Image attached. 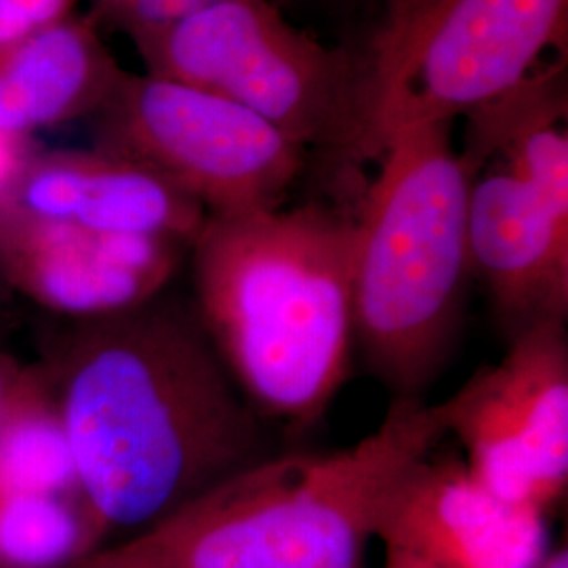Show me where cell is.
<instances>
[{
  "instance_id": "obj_15",
  "label": "cell",
  "mask_w": 568,
  "mask_h": 568,
  "mask_svg": "<svg viewBox=\"0 0 568 568\" xmlns=\"http://www.w3.org/2000/svg\"><path fill=\"white\" fill-rule=\"evenodd\" d=\"M47 400L37 365L0 349V434Z\"/></svg>"
},
{
  "instance_id": "obj_11",
  "label": "cell",
  "mask_w": 568,
  "mask_h": 568,
  "mask_svg": "<svg viewBox=\"0 0 568 568\" xmlns=\"http://www.w3.org/2000/svg\"><path fill=\"white\" fill-rule=\"evenodd\" d=\"M190 244L0 213V272L13 295L58 321L124 312L159 297Z\"/></svg>"
},
{
  "instance_id": "obj_7",
  "label": "cell",
  "mask_w": 568,
  "mask_h": 568,
  "mask_svg": "<svg viewBox=\"0 0 568 568\" xmlns=\"http://www.w3.org/2000/svg\"><path fill=\"white\" fill-rule=\"evenodd\" d=\"M93 116L98 150L156 173L206 215L278 209L304 166V148L270 122L148 72H124Z\"/></svg>"
},
{
  "instance_id": "obj_3",
  "label": "cell",
  "mask_w": 568,
  "mask_h": 568,
  "mask_svg": "<svg viewBox=\"0 0 568 568\" xmlns=\"http://www.w3.org/2000/svg\"><path fill=\"white\" fill-rule=\"evenodd\" d=\"M445 436V400L394 398L356 445L264 457L72 568H365L387 488Z\"/></svg>"
},
{
  "instance_id": "obj_13",
  "label": "cell",
  "mask_w": 568,
  "mask_h": 568,
  "mask_svg": "<svg viewBox=\"0 0 568 568\" xmlns=\"http://www.w3.org/2000/svg\"><path fill=\"white\" fill-rule=\"evenodd\" d=\"M103 539L44 400L0 434V568H72Z\"/></svg>"
},
{
  "instance_id": "obj_12",
  "label": "cell",
  "mask_w": 568,
  "mask_h": 568,
  "mask_svg": "<svg viewBox=\"0 0 568 568\" xmlns=\"http://www.w3.org/2000/svg\"><path fill=\"white\" fill-rule=\"evenodd\" d=\"M0 213L185 244L206 217L203 206L175 185L102 150L23 159L0 187Z\"/></svg>"
},
{
  "instance_id": "obj_18",
  "label": "cell",
  "mask_w": 568,
  "mask_h": 568,
  "mask_svg": "<svg viewBox=\"0 0 568 568\" xmlns=\"http://www.w3.org/2000/svg\"><path fill=\"white\" fill-rule=\"evenodd\" d=\"M384 568H432L419 558H413L405 551H396V549H386V560Z\"/></svg>"
},
{
  "instance_id": "obj_14",
  "label": "cell",
  "mask_w": 568,
  "mask_h": 568,
  "mask_svg": "<svg viewBox=\"0 0 568 568\" xmlns=\"http://www.w3.org/2000/svg\"><path fill=\"white\" fill-rule=\"evenodd\" d=\"M122 77L91 21L47 26L0 51V138L95 114Z\"/></svg>"
},
{
  "instance_id": "obj_1",
  "label": "cell",
  "mask_w": 568,
  "mask_h": 568,
  "mask_svg": "<svg viewBox=\"0 0 568 568\" xmlns=\"http://www.w3.org/2000/svg\"><path fill=\"white\" fill-rule=\"evenodd\" d=\"M34 365L105 537L152 527L264 459L260 413L180 302L60 321Z\"/></svg>"
},
{
  "instance_id": "obj_9",
  "label": "cell",
  "mask_w": 568,
  "mask_h": 568,
  "mask_svg": "<svg viewBox=\"0 0 568 568\" xmlns=\"http://www.w3.org/2000/svg\"><path fill=\"white\" fill-rule=\"evenodd\" d=\"M466 164V163H464ZM469 270L511 331L568 314V171L466 164Z\"/></svg>"
},
{
  "instance_id": "obj_19",
  "label": "cell",
  "mask_w": 568,
  "mask_h": 568,
  "mask_svg": "<svg viewBox=\"0 0 568 568\" xmlns=\"http://www.w3.org/2000/svg\"><path fill=\"white\" fill-rule=\"evenodd\" d=\"M13 300H16V295H13V291L9 288V284L4 281L2 272H0V333L4 331V326L9 323Z\"/></svg>"
},
{
  "instance_id": "obj_5",
  "label": "cell",
  "mask_w": 568,
  "mask_h": 568,
  "mask_svg": "<svg viewBox=\"0 0 568 568\" xmlns=\"http://www.w3.org/2000/svg\"><path fill=\"white\" fill-rule=\"evenodd\" d=\"M568 0H387L354 60L344 152L379 161L408 129L450 122L525 81L567 39Z\"/></svg>"
},
{
  "instance_id": "obj_2",
  "label": "cell",
  "mask_w": 568,
  "mask_h": 568,
  "mask_svg": "<svg viewBox=\"0 0 568 568\" xmlns=\"http://www.w3.org/2000/svg\"><path fill=\"white\" fill-rule=\"evenodd\" d=\"M196 316L251 406L316 422L349 373L356 217L321 204L206 215Z\"/></svg>"
},
{
  "instance_id": "obj_16",
  "label": "cell",
  "mask_w": 568,
  "mask_h": 568,
  "mask_svg": "<svg viewBox=\"0 0 568 568\" xmlns=\"http://www.w3.org/2000/svg\"><path fill=\"white\" fill-rule=\"evenodd\" d=\"M225 0H135L116 28L124 30L133 41L143 39L164 26L190 18Z\"/></svg>"
},
{
  "instance_id": "obj_8",
  "label": "cell",
  "mask_w": 568,
  "mask_h": 568,
  "mask_svg": "<svg viewBox=\"0 0 568 568\" xmlns=\"http://www.w3.org/2000/svg\"><path fill=\"white\" fill-rule=\"evenodd\" d=\"M562 321L514 333L504 358L445 400L467 469L516 506L548 511L568 483V342Z\"/></svg>"
},
{
  "instance_id": "obj_6",
  "label": "cell",
  "mask_w": 568,
  "mask_h": 568,
  "mask_svg": "<svg viewBox=\"0 0 568 568\" xmlns=\"http://www.w3.org/2000/svg\"><path fill=\"white\" fill-rule=\"evenodd\" d=\"M133 42L148 74L230 100L304 150H344L354 60L291 26L267 0H225Z\"/></svg>"
},
{
  "instance_id": "obj_17",
  "label": "cell",
  "mask_w": 568,
  "mask_h": 568,
  "mask_svg": "<svg viewBox=\"0 0 568 568\" xmlns=\"http://www.w3.org/2000/svg\"><path fill=\"white\" fill-rule=\"evenodd\" d=\"M135 0H93L91 23H112L119 26Z\"/></svg>"
},
{
  "instance_id": "obj_4",
  "label": "cell",
  "mask_w": 568,
  "mask_h": 568,
  "mask_svg": "<svg viewBox=\"0 0 568 568\" xmlns=\"http://www.w3.org/2000/svg\"><path fill=\"white\" fill-rule=\"evenodd\" d=\"M432 122L394 138L356 217L354 335L394 398H424L464 304L469 175Z\"/></svg>"
},
{
  "instance_id": "obj_20",
  "label": "cell",
  "mask_w": 568,
  "mask_h": 568,
  "mask_svg": "<svg viewBox=\"0 0 568 568\" xmlns=\"http://www.w3.org/2000/svg\"><path fill=\"white\" fill-rule=\"evenodd\" d=\"M539 568H568V551L567 548L556 549L551 554H546L544 562Z\"/></svg>"
},
{
  "instance_id": "obj_10",
  "label": "cell",
  "mask_w": 568,
  "mask_h": 568,
  "mask_svg": "<svg viewBox=\"0 0 568 568\" xmlns=\"http://www.w3.org/2000/svg\"><path fill=\"white\" fill-rule=\"evenodd\" d=\"M373 539L432 568H539L548 554L544 511L501 499L436 448L387 488Z\"/></svg>"
}]
</instances>
